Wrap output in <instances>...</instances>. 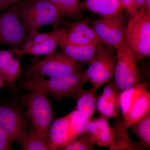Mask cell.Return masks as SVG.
<instances>
[{
    "mask_svg": "<svg viewBox=\"0 0 150 150\" xmlns=\"http://www.w3.org/2000/svg\"><path fill=\"white\" fill-rule=\"evenodd\" d=\"M88 82L84 71L61 74L46 79L43 77L25 76L19 83L25 90H40L52 96L54 101L74 98L83 84Z\"/></svg>",
    "mask_w": 150,
    "mask_h": 150,
    "instance_id": "cell-1",
    "label": "cell"
},
{
    "mask_svg": "<svg viewBox=\"0 0 150 150\" xmlns=\"http://www.w3.org/2000/svg\"><path fill=\"white\" fill-rule=\"evenodd\" d=\"M18 16L30 39L38 30L52 25L54 28L64 22L58 10L48 0H20L17 3Z\"/></svg>",
    "mask_w": 150,
    "mask_h": 150,
    "instance_id": "cell-2",
    "label": "cell"
},
{
    "mask_svg": "<svg viewBox=\"0 0 150 150\" xmlns=\"http://www.w3.org/2000/svg\"><path fill=\"white\" fill-rule=\"evenodd\" d=\"M19 98L26 108V114L33 129L48 139V131L54 117L48 95L40 90L33 89L20 95Z\"/></svg>",
    "mask_w": 150,
    "mask_h": 150,
    "instance_id": "cell-3",
    "label": "cell"
},
{
    "mask_svg": "<svg viewBox=\"0 0 150 150\" xmlns=\"http://www.w3.org/2000/svg\"><path fill=\"white\" fill-rule=\"evenodd\" d=\"M125 43L137 63L150 55V14L144 7L131 16L127 23Z\"/></svg>",
    "mask_w": 150,
    "mask_h": 150,
    "instance_id": "cell-4",
    "label": "cell"
},
{
    "mask_svg": "<svg viewBox=\"0 0 150 150\" xmlns=\"http://www.w3.org/2000/svg\"><path fill=\"white\" fill-rule=\"evenodd\" d=\"M83 66L62 51H54L28 67L25 76L50 77L82 72Z\"/></svg>",
    "mask_w": 150,
    "mask_h": 150,
    "instance_id": "cell-5",
    "label": "cell"
},
{
    "mask_svg": "<svg viewBox=\"0 0 150 150\" xmlns=\"http://www.w3.org/2000/svg\"><path fill=\"white\" fill-rule=\"evenodd\" d=\"M117 62L112 46L104 43H98L96 54L93 60L85 71L88 82L100 88L103 84L113 77Z\"/></svg>",
    "mask_w": 150,
    "mask_h": 150,
    "instance_id": "cell-6",
    "label": "cell"
},
{
    "mask_svg": "<svg viewBox=\"0 0 150 150\" xmlns=\"http://www.w3.org/2000/svg\"><path fill=\"white\" fill-rule=\"evenodd\" d=\"M68 32L66 25L47 33L38 32L19 48L12 49L18 58L24 55H47L56 51Z\"/></svg>",
    "mask_w": 150,
    "mask_h": 150,
    "instance_id": "cell-7",
    "label": "cell"
},
{
    "mask_svg": "<svg viewBox=\"0 0 150 150\" xmlns=\"http://www.w3.org/2000/svg\"><path fill=\"white\" fill-rule=\"evenodd\" d=\"M114 83L122 92L130 87L144 82L134 55L126 43L117 49Z\"/></svg>",
    "mask_w": 150,
    "mask_h": 150,
    "instance_id": "cell-8",
    "label": "cell"
},
{
    "mask_svg": "<svg viewBox=\"0 0 150 150\" xmlns=\"http://www.w3.org/2000/svg\"><path fill=\"white\" fill-rule=\"evenodd\" d=\"M90 23L102 43L117 50L125 43L127 23L123 13L109 18L96 19Z\"/></svg>",
    "mask_w": 150,
    "mask_h": 150,
    "instance_id": "cell-9",
    "label": "cell"
},
{
    "mask_svg": "<svg viewBox=\"0 0 150 150\" xmlns=\"http://www.w3.org/2000/svg\"><path fill=\"white\" fill-rule=\"evenodd\" d=\"M28 35L18 16L16 4L0 14V45L19 48Z\"/></svg>",
    "mask_w": 150,
    "mask_h": 150,
    "instance_id": "cell-10",
    "label": "cell"
},
{
    "mask_svg": "<svg viewBox=\"0 0 150 150\" xmlns=\"http://www.w3.org/2000/svg\"><path fill=\"white\" fill-rule=\"evenodd\" d=\"M28 118L26 112L14 103L0 104V129L13 142L20 144L28 131Z\"/></svg>",
    "mask_w": 150,
    "mask_h": 150,
    "instance_id": "cell-11",
    "label": "cell"
},
{
    "mask_svg": "<svg viewBox=\"0 0 150 150\" xmlns=\"http://www.w3.org/2000/svg\"><path fill=\"white\" fill-rule=\"evenodd\" d=\"M70 116L69 113L52 122L48 134L49 150H62L66 146L69 135Z\"/></svg>",
    "mask_w": 150,
    "mask_h": 150,
    "instance_id": "cell-12",
    "label": "cell"
},
{
    "mask_svg": "<svg viewBox=\"0 0 150 150\" xmlns=\"http://www.w3.org/2000/svg\"><path fill=\"white\" fill-rule=\"evenodd\" d=\"M81 4L83 9H86L105 18L121 14L125 10L119 0H86Z\"/></svg>",
    "mask_w": 150,
    "mask_h": 150,
    "instance_id": "cell-13",
    "label": "cell"
},
{
    "mask_svg": "<svg viewBox=\"0 0 150 150\" xmlns=\"http://www.w3.org/2000/svg\"><path fill=\"white\" fill-rule=\"evenodd\" d=\"M97 44L75 45L64 39L59 44V47L61 51L77 62L90 64L96 54Z\"/></svg>",
    "mask_w": 150,
    "mask_h": 150,
    "instance_id": "cell-14",
    "label": "cell"
},
{
    "mask_svg": "<svg viewBox=\"0 0 150 150\" xmlns=\"http://www.w3.org/2000/svg\"><path fill=\"white\" fill-rule=\"evenodd\" d=\"M99 88L93 86L88 90L81 89L75 98L76 100L75 109L88 118H92L96 112L97 101L98 96L97 91Z\"/></svg>",
    "mask_w": 150,
    "mask_h": 150,
    "instance_id": "cell-15",
    "label": "cell"
},
{
    "mask_svg": "<svg viewBox=\"0 0 150 150\" xmlns=\"http://www.w3.org/2000/svg\"><path fill=\"white\" fill-rule=\"evenodd\" d=\"M149 111L150 94L148 91L142 96L129 112L123 116L121 122L123 127L128 129L139 121Z\"/></svg>",
    "mask_w": 150,
    "mask_h": 150,
    "instance_id": "cell-16",
    "label": "cell"
},
{
    "mask_svg": "<svg viewBox=\"0 0 150 150\" xmlns=\"http://www.w3.org/2000/svg\"><path fill=\"white\" fill-rule=\"evenodd\" d=\"M113 140L110 146V150H143L145 148L140 142L135 143L131 141L127 132L123 127L122 122L118 121L114 123Z\"/></svg>",
    "mask_w": 150,
    "mask_h": 150,
    "instance_id": "cell-17",
    "label": "cell"
},
{
    "mask_svg": "<svg viewBox=\"0 0 150 150\" xmlns=\"http://www.w3.org/2000/svg\"><path fill=\"white\" fill-rule=\"evenodd\" d=\"M147 82L134 85L121 92L120 96V108L123 116L126 115L142 96L148 91Z\"/></svg>",
    "mask_w": 150,
    "mask_h": 150,
    "instance_id": "cell-18",
    "label": "cell"
},
{
    "mask_svg": "<svg viewBox=\"0 0 150 150\" xmlns=\"http://www.w3.org/2000/svg\"><path fill=\"white\" fill-rule=\"evenodd\" d=\"M70 114L69 135L65 147L75 142L80 137L85 131L87 123L90 119L76 109L70 112Z\"/></svg>",
    "mask_w": 150,
    "mask_h": 150,
    "instance_id": "cell-19",
    "label": "cell"
},
{
    "mask_svg": "<svg viewBox=\"0 0 150 150\" xmlns=\"http://www.w3.org/2000/svg\"><path fill=\"white\" fill-rule=\"evenodd\" d=\"M48 1L56 8L63 17L76 20L81 17L83 8L79 0Z\"/></svg>",
    "mask_w": 150,
    "mask_h": 150,
    "instance_id": "cell-20",
    "label": "cell"
},
{
    "mask_svg": "<svg viewBox=\"0 0 150 150\" xmlns=\"http://www.w3.org/2000/svg\"><path fill=\"white\" fill-rule=\"evenodd\" d=\"M97 127L98 134L96 139V144L100 146L110 147L113 140V131L110 127L108 118L100 115L94 118Z\"/></svg>",
    "mask_w": 150,
    "mask_h": 150,
    "instance_id": "cell-21",
    "label": "cell"
},
{
    "mask_svg": "<svg viewBox=\"0 0 150 150\" xmlns=\"http://www.w3.org/2000/svg\"><path fill=\"white\" fill-rule=\"evenodd\" d=\"M19 145L23 150H49L48 139L33 128L27 131Z\"/></svg>",
    "mask_w": 150,
    "mask_h": 150,
    "instance_id": "cell-22",
    "label": "cell"
},
{
    "mask_svg": "<svg viewBox=\"0 0 150 150\" xmlns=\"http://www.w3.org/2000/svg\"><path fill=\"white\" fill-rule=\"evenodd\" d=\"M131 133L139 140L146 149L150 147V111L139 121L130 127Z\"/></svg>",
    "mask_w": 150,
    "mask_h": 150,
    "instance_id": "cell-23",
    "label": "cell"
},
{
    "mask_svg": "<svg viewBox=\"0 0 150 150\" xmlns=\"http://www.w3.org/2000/svg\"><path fill=\"white\" fill-rule=\"evenodd\" d=\"M22 73L21 65L18 59L14 58L12 60L6 68L2 75L5 83L9 85L15 84Z\"/></svg>",
    "mask_w": 150,
    "mask_h": 150,
    "instance_id": "cell-24",
    "label": "cell"
},
{
    "mask_svg": "<svg viewBox=\"0 0 150 150\" xmlns=\"http://www.w3.org/2000/svg\"><path fill=\"white\" fill-rule=\"evenodd\" d=\"M96 109L101 115L110 118H117L120 116L119 108L107 99L101 94L98 96L96 103Z\"/></svg>",
    "mask_w": 150,
    "mask_h": 150,
    "instance_id": "cell-25",
    "label": "cell"
},
{
    "mask_svg": "<svg viewBox=\"0 0 150 150\" xmlns=\"http://www.w3.org/2000/svg\"><path fill=\"white\" fill-rule=\"evenodd\" d=\"M89 20L88 18L80 21L71 23L66 25L68 29L77 31L98 43H103L95 31L88 24Z\"/></svg>",
    "mask_w": 150,
    "mask_h": 150,
    "instance_id": "cell-26",
    "label": "cell"
},
{
    "mask_svg": "<svg viewBox=\"0 0 150 150\" xmlns=\"http://www.w3.org/2000/svg\"><path fill=\"white\" fill-rule=\"evenodd\" d=\"M95 144L94 138L85 130L75 142L62 150H94Z\"/></svg>",
    "mask_w": 150,
    "mask_h": 150,
    "instance_id": "cell-27",
    "label": "cell"
},
{
    "mask_svg": "<svg viewBox=\"0 0 150 150\" xmlns=\"http://www.w3.org/2000/svg\"><path fill=\"white\" fill-rule=\"evenodd\" d=\"M64 40L75 45H88L98 43L77 31L69 29H68L67 35Z\"/></svg>",
    "mask_w": 150,
    "mask_h": 150,
    "instance_id": "cell-28",
    "label": "cell"
},
{
    "mask_svg": "<svg viewBox=\"0 0 150 150\" xmlns=\"http://www.w3.org/2000/svg\"><path fill=\"white\" fill-rule=\"evenodd\" d=\"M121 92L115 85L114 81L106 84L102 94L117 107L120 108V96Z\"/></svg>",
    "mask_w": 150,
    "mask_h": 150,
    "instance_id": "cell-29",
    "label": "cell"
},
{
    "mask_svg": "<svg viewBox=\"0 0 150 150\" xmlns=\"http://www.w3.org/2000/svg\"><path fill=\"white\" fill-rule=\"evenodd\" d=\"M12 50L0 49V74L2 76L6 68L13 59Z\"/></svg>",
    "mask_w": 150,
    "mask_h": 150,
    "instance_id": "cell-30",
    "label": "cell"
},
{
    "mask_svg": "<svg viewBox=\"0 0 150 150\" xmlns=\"http://www.w3.org/2000/svg\"><path fill=\"white\" fill-rule=\"evenodd\" d=\"M13 142L10 137L0 129V150H12Z\"/></svg>",
    "mask_w": 150,
    "mask_h": 150,
    "instance_id": "cell-31",
    "label": "cell"
},
{
    "mask_svg": "<svg viewBox=\"0 0 150 150\" xmlns=\"http://www.w3.org/2000/svg\"><path fill=\"white\" fill-rule=\"evenodd\" d=\"M123 5L125 9L130 16H134L138 10L135 7L132 0H119Z\"/></svg>",
    "mask_w": 150,
    "mask_h": 150,
    "instance_id": "cell-32",
    "label": "cell"
},
{
    "mask_svg": "<svg viewBox=\"0 0 150 150\" xmlns=\"http://www.w3.org/2000/svg\"><path fill=\"white\" fill-rule=\"evenodd\" d=\"M132 1L135 7L138 11L144 7L146 0H132Z\"/></svg>",
    "mask_w": 150,
    "mask_h": 150,
    "instance_id": "cell-33",
    "label": "cell"
},
{
    "mask_svg": "<svg viewBox=\"0 0 150 150\" xmlns=\"http://www.w3.org/2000/svg\"><path fill=\"white\" fill-rule=\"evenodd\" d=\"M9 8L6 0H0V11Z\"/></svg>",
    "mask_w": 150,
    "mask_h": 150,
    "instance_id": "cell-34",
    "label": "cell"
},
{
    "mask_svg": "<svg viewBox=\"0 0 150 150\" xmlns=\"http://www.w3.org/2000/svg\"><path fill=\"white\" fill-rule=\"evenodd\" d=\"M144 8L146 12L150 14V0H146Z\"/></svg>",
    "mask_w": 150,
    "mask_h": 150,
    "instance_id": "cell-35",
    "label": "cell"
},
{
    "mask_svg": "<svg viewBox=\"0 0 150 150\" xmlns=\"http://www.w3.org/2000/svg\"><path fill=\"white\" fill-rule=\"evenodd\" d=\"M20 0H6L9 7H10L12 6L17 4Z\"/></svg>",
    "mask_w": 150,
    "mask_h": 150,
    "instance_id": "cell-36",
    "label": "cell"
},
{
    "mask_svg": "<svg viewBox=\"0 0 150 150\" xmlns=\"http://www.w3.org/2000/svg\"><path fill=\"white\" fill-rule=\"evenodd\" d=\"M5 82L2 76L0 74V88L5 85Z\"/></svg>",
    "mask_w": 150,
    "mask_h": 150,
    "instance_id": "cell-37",
    "label": "cell"
}]
</instances>
